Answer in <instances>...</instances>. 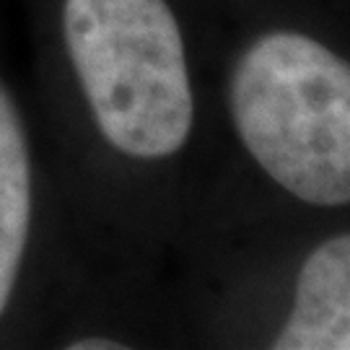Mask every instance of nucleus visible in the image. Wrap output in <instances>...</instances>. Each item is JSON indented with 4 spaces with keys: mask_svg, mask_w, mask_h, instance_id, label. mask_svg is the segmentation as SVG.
Wrapping results in <instances>:
<instances>
[{
    "mask_svg": "<svg viewBox=\"0 0 350 350\" xmlns=\"http://www.w3.org/2000/svg\"><path fill=\"white\" fill-rule=\"evenodd\" d=\"M275 350H350V234L327 239L306 257L293 312Z\"/></svg>",
    "mask_w": 350,
    "mask_h": 350,
    "instance_id": "7ed1b4c3",
    "label": "nucleus"
},
{
    "mask_svg": "<svg viewBox=\"0 0 350 350\" xmlns=\"http://www.w3.org/2000/svg\"><path fill=\"white\" fill-rule=\"evenodd\" d=\"M31 226V159L24 122L0 83V317L5 314L24 265Z\"/></svg>",
    "mask_w": 350,
    "mask_h": 350,
    "instance_id": "20e7f679",
    "label": "nucleus"
},
{
    "mask_svg": "<svg viewBox=\"0 0 350 350\" xmlns=\"http://www.w3.org/2000/svg\"><path fill=\"white\" fill-rule=\"evenodd\" d=\"M231 117L283 189L319 208L350 202V63L317 39L270 31L239 57Z\"/></svg>",
    "mask_w": 350,
    "mask_h": 350,
    "instance_id": "f257e3e1",
    "label": "nucleus"
},
{
    "mask_svg": "<svg viewBox=\"0 0 350 350\" xmlns=\"http://www.w3.org/2000/svg\"><path fill=\"white\" fill-rule=\"evenodd\" d=\"M70 350H122L125 345L122 342H114V340L107 338H83V340H75L68 345Z\"/></svg>",
    "mask_w": 350,
    "mask_h": 350,
    "instance_id": "39448f33",
    "label": "nucleus"
},
{
    "mask_svg": "<svg viewBox=\"0 0 350 350\" xmlns=\"http://www.w3.org/2000/svg\"><path fill=\"white\" fill-rule=\"evenodd\" d=\"M63 37L107 143L169 159L195 120L182 31L166 0H65Z\"/></svg>",
    "mask_w": 350,
    "mask_h": 350,
    "instance_id": "f03ea898",
    "label": "nucleus"
}]
</instances>
